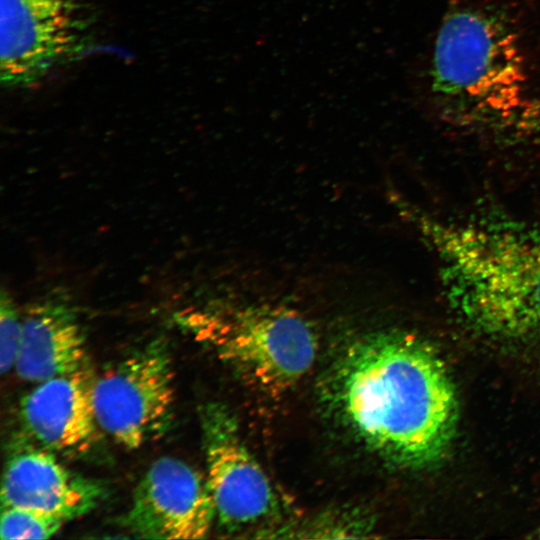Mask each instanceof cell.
<instances>
[{"mask_svg": "<svg viewBox=\"0 0 540 540\" xmlns=\"http://www.w3.org/2000/svg\"><path fill=\"white\" fill-rule=\"evenodd\" d=\"M428 109L491 134L540 129V92L519 0H446L419 76Z\"/></svg>", "mask_w": 540, "mask_h": 540, "instance_id": "cell-1", "label": "cell"}, {"mask_svg": "<svg viewBox=\"0 0 540 540\" xmlns=\"http://www.w3.org/2000/svg\"><path fill=\"white\" fill-rule=\"evenodd\" d=\"M330 397L361 440L398 464L438 461L455 431L458 404L446 368L408 333L372 334L352 345L336 366Z\"/></svg>", "mask_w": 540, "mask_h": 540, "instance_id": "cell-2", "label": "cell"}, {"mask_svg": "<svg viewBox=\"0 0 540 540\" xmlns=\"http://www.w3.org/2000/svg\"><path fill=\"white\" fill-rule=\"evenodd\" d=\"M444 298L473 332L540 348V228L511 221L419 219Z\"/></svg>", "mask_w": 540, "mask_h": 540, "instance_id": "cell-3", "label": "cell"}, {"mask_svg": "<svg viewBox=\"0 0 540 540\" xmlns=\"http://www.w3.org/2000/svg\"><path fill=\"white\" fill-rule=\"evenodd\" d=\"M174 375L168 348L160 340L109 367L92 383L99 428L129 449L159 439L174 418Z\"/></svg>", "mask_w": 540, "mask_h": 540, "instance_id": "cell-4", "label": "cell"}, {"mask_svg": "<svg viewBox=\"0 0 540 540\" xmlns=\"http://www.w3.org/2000/svg\"><path fill=\"white\" fill-rule=\"evenodd\" d=\"M212 332L208 339L217 355L269 392L296 384L316 357L311 327L286 308L247 310Z\"/></svg>", "mask_w": 540, "mask_h": 540, "instance_id": "cell-5", "label": "cell"}, {"mask_svg": "<svg viewBox=\"0 0 540 540\" xmlns=\"http://www.w3.org/2000/svg\"><path fill=\"white\" fill-rule=\"evenodd\" d=\"M200 420L215 519L237 529L271 516L277 509L276 495L243 443L232 414L221 404H207Z\"/></svg>", "mask_w": 540, "mask_h": 540, "instance_id": "cell-6", "label": "cell"}, {"mask_svg": "<svg viewBox=\"0 0 540 540\" xmlns=\"http://www.w3.org/2000/svg\"><path fill=\"white\" fill-rule=\"evenodd\" d=\"M78 20L75 0H1L2 85L23 88L39 81L72 51Z\"/></svg>", "mask_w": 540, "mask_h": 540, "instance_id": "cell-7", "label": "cell"}, {"mask_svg": "<svg viewBox=\"0 0 540 540\" xmlns=\"http://www.w3.org/2000/svg\"><path fill=\"white\" fill-rule=\"evenodd\" d=\"M214 520L206 478L174 457H162L150 465L135 488L126 516L130 531L153 539H200Z\"/></svg>", "mask_w": 540, "mask_h": 540, "instance_id": "cell-8", "label": "cell"}, {"mask_svg": "<svg viewBox=\"0 0 540 540\" xmlns=\"http://www.w3.org/2000/svg\"><path fill=\"white\" fill-rule=\"evenodd\" d=\"M103 495L101 484L68 469L45 448L21 449L4 468L2 506L32 509L67 521L88 514Z\"/></svg>", "mask_w": 540, "mask_h": 540, "instance_id": "cell-9", "label": "cell"}, {"mask_svg": "<svg viewBox=\"0 0 540 540\" xmlns=\"http://www.w3.org/2000/svg\"><path fill=\"white\" fill-rule=\"evenodd\" d=\"M92 383L84 368L38 382L20 403L27 432L49 451L65 456L88 452L99 428Z\"/></svg>", "mask_w": 540, "mask_h": 540, "instance_id": "cell-10", "label": "cell"}, {"mask_svg": "<svg viewBox=\"0 0 540 540\" xmlns=\"http://www.w3.org/2000/svg\"><path fill=\"white\" fill-rule=\"evenodd\" d=\"M85 340L74 307L54 292L34 303L22 322L15 369L26 381L41 382L83 368Z\"/></svg>", "mask_w": 540, "mask_h": 540, "instance_id": "cell-11", "label": "cell"}, {"mask_svg": "<svg viewBox=\"0 0 540 540\" xmlns=\"http://www.w3.org/2000/svg\"><path fill=\"white\" fill-rule=\"evenodd\" d=\"M61 519L27 508L2 506L0 533L3 540L46 539L62 526Z\"/></svg>", "mask_w": 540, "mask_h": 540, "instance_id": "cell-12", "label": "cell"}, {"mask_svg": "<svg viewBox=\"0 0 540 540\" xmlns=\"http://www.w3.org/2000/svg\"><path fill=\"white\" fill-rule=\"evenodd\" d=\"M22 338V322L10 295L2 290L0 298V369L4 374L15 367Z\"/></svg>", "mask_w": 540, "mask_h": 540, "instance_id": "cell-13", "label": "cell"}, {"mask_svg": "<svg viewBox=\"0 0 540 540\" xmlns=\"http://www.w3.org/2000/svg\"><path fill=\"white\" fill-rule=\"evenodd\" d=\"M525 40L540 90V0H521Z\"/></svg>", "mask_w": 540, "mask_h": 540, "instance_id": "cell-14", "label": "cell"}, {"mask_svg": "<svg viewBox=\"0 0 540 540\" xmlns=\"http://www.w3.org/2000/svg\"><path fill=\"white\" fill-rule=\"evenodd\" d=\"M539 537H540V531H539Z\"/></svg>", "mask_w": 540, "mask_h": 540, "instance_id": "cell-15", "label": "cell"}]
</instances>
